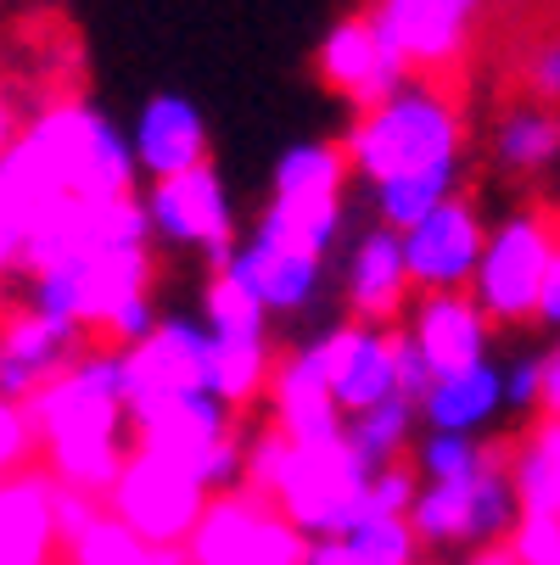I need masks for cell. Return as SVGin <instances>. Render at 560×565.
Returning a JSON list of instances; mask_svg holds the SVG:
<instances>
[{
	"instance_id": "cell-1",
	"label": "cell",
	"mask_w": 560,
	"mask_h": 565,
	"mask_svg": "<svg viewBox=\"0 0 560 565\" xmlns=\"http://www.w3.org/2000/svg\"><path fill=\"white\" fill-rule=\"evenodd\" d=\"M348 163L370 185L381 230L410 235L443 202L459 196L465 118L437 78H410L392 102L370 107L348 129Z\"/></svg>"
},
{
	"instance_id": "cell-2",
	"label": "cell",
	"mask_w": 560,
	"mask_h": 565,
	"mask_svg": "<svg viewBox=\"0 0 560 565\" xmlns=\"http://www.w3.org/2000/svg\"><path fill=\"white\" fill-rule=\"evenodd\" d=\"M29 420L40 437V459L56 488L91 493L107 504L135 454L129 420V364L118 348H85L34 403Z\"/></svg>"
},
{
	"instance_id": "cell-3",
	"label": "cell",
	"mask_w": 560,
	"mask_h": 565,
	"mask_svg": "<svg viewBox=\"0 0 560 565\" xmlns=\"http://www.w3.org/2000/svg\"><path fill=\"white\" fill-rule=\"evenodd\" d=\"M0 169L23 185L34 218L62 202H129L140 185L129 135H118V124L85 102L51 107Z\"/></svg>"
},
{
	"instance_id": "cell-4",
	"label": "cell",
	"mask_w": 560,
	"mask_h": 565,
	"mask_svg": "<svg viewBox=\"0 0 560 565\" xmlns=\"http://www.w3.org/2000/svg\"><path fill=\"white\" fill-rule=\"evenodd\" d=\"M376 470L353 454L348 431L331 443H286L275 426L247 443V481L242 488L270 499L308 543L353 532L370 515Z\"/></svg>"
},
{
	"instance_id": "cell-5",
	"label": "cell",
	"mask_w": 560,
	"mask_h": 565,
	"mask_svg": "<svg viewBox=\"0 0 560 565\" xmlns=\"http://www.w3.org/2000/svg\"><path fill=\"white\" fill-rule=\"evenodd\" d=\"M135 448L157 454L180 470H191L202 488L235 493L247 481V437L235 431V409L213 392H180V397H140L129 403Z\"/></svg>"
},
{
	"instance_id": "cell-6",
	"label": "cell",
	"mask_w": 560,
	"mask_h": 565,
	"mask_svg": "<svg viewBox=\"0 0 560 565\" xmlns=\"http://www.w3.org/2000/svg\"><path fill=\"white\" fill-rule=\"evenodd\" d=\"M560 258V230L549 213H510L488 230V253L483 269L471 280V297L494 326H521V319L538 313L543 280Z\"/></svg>"
},
{
	"instance_id": "cell-7",
	"label": "cell",
	"mask_w": 560,
	"mask_h": 565,
	"mask_svg": "<svg viewBox=\"0 0 560 565\" xmlns=\"http://www.w3.org/2000/svg\"><path fill=\"white\" fill-rule=\"evenodd\" d=\"M521 521V499H516V481L510 465H488L483 476L471 481H437V488H421L410 526L421 543L432 548H505L510 532Z\"/></svg>"
},
{
	"instance_id": "cell-8",
	"label": "cell",
	"mask_w": 560,
	"mask_h": 565,
	"mask_svg": "<svg viewBox=\"0 0 560 565\" xmlns=\"http://www.w3.org/2000/svg\"><path fill=\"white\" fill-rule=\"evenodd\" d=\"M208 504H213V493L191 470L157 459V454H140V448L129 454L118 488L107 493V515H118L151 548H191Z\"/></svg>"
},
{
	"instance_id": "cell-9",
	"label": "cell",
	"mask_w": 560,
	"mask_h": 565,
	"mask_svg": "<svg viewBox=\"0 0 560 565\" xmlns=\"http://www.w3.org/2000/svg\"><path fill=\"white\" fill-rule=\"evenodd\" d=\"M308 537L258 493H219L191 537V565H308Z\"/></svg>"
},
{
	"instance_id": "cell-10",
	"label": "cell",
	"mask_w": 560,
	"mask_h": 565,
	"mask_svg": "<svg viewBox=\"0 0 560 565\" xmlns=\"http://www.w3.org/2000/svg\"><path fill=\"white\" fill-rule=\"evenodd\" d=\"M140 202H146V218H151V241H163V247L202 253L213 264H224L242 247V241H235V202H230L213 163L146 185Z\"/></svg>"
},
{
	"instance_id": "cell-11",
	"label": "cell",
	"mask_w": 560,
	"mask_h": 565,
	"mask_svg": "<svg viewBox=\"0 0 560 565\" xmlns=\"http://www.w3.org/2000/svg\"><path fill=\"white\" fill-rule=\"evenodd\" d=\"M483 7L488 0H370L364 18L415 78H437L459 67Z\"/></svg>"
},
{
	"instance_id": "cell-12",
	"label": "cell",
	"mask_w": 560,
	"mask_h": 565,
	"mask_svg": "<svg viewBox=\"0 0 560 565\" xmlns=\"http://www.w3.org/2000/svg\"><path fill=\"white\" fill-rule=\"evenodd\" d=\"M398 241H404V264H410L415 297H448V291H471L476 269H483L488 224H483V213H476L471 196H454Z\"/></svg>"
},
{
	"instance_id": "cell-13",
	"label": "cell",
	"mask_w": 560,
	"mask_h": 565,
	"mask_svg": "<svg viewBox=\"0 0 560 565\" xmlns=\"http://www.w3.org/2000/svg\"><path fill=\"white\" fill-rule=\"evenodd\" d=\"M319 364H326L331 397L348 420L381 409L387 397H398V331L381 326H331L326 337H314Z\"/></svg>"
},
{
	"instance_id": "cell-14",
	"label": "cell",
	"mask_w": 560,
	"mask_h": 565,
	"mask_svg": "<svg viewBox=\"0 0 560 565\" xmlns=\"http://www.w3.org/2000/svg\"><path fill=\"white\" fill-rule=\"evenodd\" d=\"M314 67L326 78V90H337L342 102H353V113H370L381 102H392L398 90L410 85V67L387 51V40L376 34V23L359 12V18H342L314 51Z\"/></svg>"
},
{
	"instance_id": "cell-15",
	"label": "cell",
	"mask_w": 560,
	"mask_h": 565,
	"mask_svg": "<svg viewBox=\"0 0 560 565\" xmlns=\"http://www.w3.org/2000/svg\"><path fill=\"white\" fill-rule=\"evenodd\" d=\"M124 364H129V403L213 392V337L191 313H163L157 331L124 353Z\"/></svg>"
},
{
	"instance_id": "cell-16",
	"label": "cell",
	"mask_w": 560,
	"mask_h": 565,
	"mask_svg": "<svg viewBox=\"0 0 560 565\" xmlns=\"http://www.w3.org/2000/svg\"><path fill=\"white\" fill-rule=\"evenodd\" d=\"M404 337L415 342L421 364L437 375H459L488 364V337H494V319L476 308L471 291H448V297H415L410 319H404Z\"/></svg>"
},
{
	"instance_id": "cell-17",
	"label": "cell",
	"mask_w": 560,
	"mask_h": 565,
	"mask_svg": "<svg viewBox=\"0 0 560 565\" xmlns=\"http://www.w3.org/2000/svg\"><path fill=\"white\" fill-rule=\"evenodd\" d=\"M78 337H85V331L62 326V319H51L40 308L12 313L7 326H0V397L34 403L78 353H85Z\"/></svg>"
},
{
	"instance_id": "cell-18",
	"label": "cell",
	"mask_w": 560,
	"mask_h": 565,
	"mask_svg": "<svg viewBox=\"0 0 560 565\" xmlns=\"http://www.w3.org/2000/svg\"><path fill=\"white\" fill-rule=\"evenodd\" d=\"M129 146H135V163H140V180L157 185V180H175V174H191L208 163V118L191 96L180 90H157L146 96V107L135 113V129H129Z\"/></svg>"
},
{
	"instance_id": "cell-19",
	"label": "cell",
	"mask_w": 560,
	"mask_h": 565,
	"mask_svg": "<svg viewBox=\"0 0 560 565\" xmlns=\"http://www.w3.org/2000/svg\"><path fill=\"white\" fill-rule=\"evenodd\" d=\"M348 313L353 326H381L392 331L398 319H410L415 308V280H410V264H404V241L392 230H364L348 253Z\"/></svg>"
},
{
	"instance_id": "cell-20",
	"label": "cell",
	"mask_w": 560,
	"mask_h": 565,
	"mask_svg": "<svg viewBox=\"0 0 560 565\" xmlns=\"http://www.w3.org/2000/svg\"><path fill=\"white\" fill-rule=\"evenodd\" d=\"M270 415H275V431L286 443H331L348 431V415L337 409L331 397V381H326V364H319V348L303 342L297 353H286L275 364V381H270Z\"/></svg>"
},
{
	"instance_id": "cell-21",
	"label": "cell",
	"mask_w": 560,
	"mask_h": 565,
	"mask_svg": "<svg viewBox=\"0 0 560 565\" xmlns=\"http://www.w3.org/2000/svg\"><path fill=\"white\" fill-rule=\"evenodd\" d=\"M219 269H230L235 280H242L264 302V313H303L319 297V269H326V258H314L303 247H286V241L247 235Z\"/></svg>"
},
{
	"instance_id": "cell-22",
	"label": "cell",
	"mask_w": 560,
	"mask_h": 565,
	"mask_svg": "<svg viewBox=\"0 0 560 565\" xmlns=\"http://www.w3.org/2000/svg\"><path fill=\"white\" fill-rule=\"evenodd\" d=\"M499 415H510L505 403V364H476L459 375H437L421 397V426L426 431H454V437H483Z\"/></svg>"
},
{
	"instance_id": "cell-23",
	"label": "cell",
	"mask_w": 560,
	"mask_h": 565,
	"mask_svg": "<svg viewBox=\"0 0 560 565\" xmlns=\"http://www.w3.org/2000/svg\"><path fill=\"white\" fill-rule=\"evenodd\" d=\"M51 476H12L0 481V565H51V548L62 543Z\"/></svg>"
},
{
	"instance_id": "cell-24",
	"label": "cell",
	"mask_w": 560,
	"mask_h": 565,
	"mask_svg": "<svg viewBox=\"0 0 560 565\" xmlns=\"http://www.w3.org/2000/svg\"><path fill=\"white\" fill-rule=\"evenodd\" d=\"M494 163L505 174H543L560 163V113L521 102L494 124Z\"/></svg>"
},
{
	"instance_id": "cell-25",
	"label": "cell",
	"mask_w": 560,
	"mask_h": 565,
	"mask_svg": "<svg viewBox=\"0 0 560 565\" xmlns=\"http://www.w3.org/2000/svg\"><path fill=\"white\" fill-rule=\"evenodd\" d=\"M348 174H353V163H348L342 140H297L281 151L270 191L281 202H319V196H342Z\"/></svg>"
},
{
	"instance_id": "cell-26",
	"label": "cell",
	"mask_w": 560,
	"mask_h": 565,
	"mask_svg": "<svg viewBox=\"0 0 560 565\" xmlns=\"http://www.w3.org/2000/svg\"><path fill=\"white\" fill-rule=\"evenodd\" d=\"M342 224H348V202L342 196H319V202H281V196H270V207L253 224V235L286 241V247H303L314 258H326L337 247Z\"/></svg>"
},
{
	"instance_id": "cell-27",
	"label": "cell",
	"mask_w": 560,
	"mask_h": 565,
	"mask_svg": "<svg viewBox=\"0 0 560 565\" xmlns=\"http://www.w3.org/2000/svg\"><path fill=\"white\" fill-rule=\"evenodd\" d=\"M510 481H516L521 515H560V420H538L521 437L510 459Z\"/></svg>"
},
{
	"instance_id": "cell-28",
	"label": "cell",
	"mask_w": 560,
	"mask_h": 565,
	"mask_svg": "<svg viewBox=\"0 0 560 565\" xmlns=\"http://www.w3.org/2000/svg\"><path fill=\"white\" fill-rule=\"evenodd\" d=\"M275 381V353L270 337H213V397L242 409Z\"/></svg>"
},
{
	"instance_id": "cell-29",
	"label": "cell",
	"mask_w": 560,
	"mask_h": 565,
	"mask_svg": "<svg viewBox=\"0 0 560 565\" xmlns=\"http://www.w3.org/2000/svg\"><path fill=\"white\" fill-rule=\"evenodd\" d=\"M415 431H421V403L415 397H387L381 409L348 420V443L370 470L404 465V448H415Z\"/></svg>"
},
{
	"instance_id": "cell-30",
	"label": "cell",
	"mask_w": 560,
	"mask_h": 565,
	"mask_svg": "<svg viewBox=\"0 0 560 565\" xmlns=\"http://www.w3.org/2000/svg\"><path fill=\"white\" fill-rule=\"evenodd\" d=\"M67 565H191V554L186 548H151L118 515L102 510L85 532L67 543Z\"/></svg>"
},
{
	"instance_id": "cell-31",
	"label": "cell",
	"mask_w": 560,
	"mask_h": 565,
	"mask_svg": "<svg viewBox=\"0 0 560 565\" xmlns=\"http://www.w3.org/2000/svg\"><path fill=\"white\" fill-rule=\"evenodd\" d=\"M202 326H208V337H270V313L230 269H213V280L202 291Z\"/></svg>"
},
{
	"instance_id": "cell-32",
	"label": "cell",
	"mask_w": 560,
	"mask_h": 565,
	"mask_svg": "<svg viewBox=\"0 0 560 565\" xmlns=\"http://www.w3.org/2000/svg\"><path fill=\"white\" fill-rule=\"evenodd\" d=\"M488 465H499V454L483 443V437H454V431H426L415 443V470L426 488H437V481H471L483 476Z\"/></svg>"
},
{
	"instance_id": "cell-33",
	"label": "cell",
	"mask_w": 560,
	"mask_h": 565,
	"mask_svg": "<svg viewBox=\"0 0 560 565\" xmlns=\"http://www.w3.org/2000/svg\"><path fill=\"white\" fill-rule=\"evenodd\" d=\"M29 235H34V207H29L23 185L0 169V275H7L12 264H23Z\"/></svg>"
},
{
	"instance_id": "cell-34",
	"label": "cell",
	"mask_w": 560,
	"mask_h": 565,
	"mask_svg": "<svg viewBox=\"0 0 560 565\" xmlns=\"http://www.w3.org/2000/svg\"><path fill=\"white\" fill-rule=\"evenodd\" d=\"M34 454H40V437H34V420H29V403L0 397V481L23 476V465Z\"/></svg>"
},
{
	"instance_id": "cell-35",
	"label": "cell",
	"mask_w": 560,
	"mask_h": 565,
	"mask_svg": "<svg viewBox=\"0 0 560 565\" xmlns=\"http://www.w3.org/2000/svg\"><path fill=\"white\" fill-rule=\"evenodd\" d=\"M421 488H426V481H421L415 465H387V470H376V481H370V515H398V521H410Z\"/></svg>"
},
{
	"instance_id": "cell-36",
	"label": "cell",
	"mask_w": 560,
	"mask_h": 565,
	"mask_svg": "<svg viewBox=\"0 0 560 565\" xmlns=\"http://www.w3.org/2000/svg\"><path fill=\"white\" fill-rule=\"evenodd\" d=\"M505 548L521 565H560V515H521Z\"/></svg>"
},
{
	"instance_id": "cell-37",
	"label": "cell",
	"mask_w": 560,
	"mask_h": 565,
	"mask_svg": "<svg viewBox=\"0 0 560 565\" xmlns=\"http://www.w3.org/2000/svg\"><path fill=\"white\" fill-rule=\"evenodd\" d=\"M527 90H532L538 107H554L560 113V40H543L527 56Z\"/></svg>"
},
{
	"instance_id": "cell-38",
	"label": "cell",
	"mask_w": 560,
	"mask_h": 565,
	"mask_svg": "<svg viewBox=\"0 0 560 565\" xmlns=\"http://www.w3.org/2000/svg\"><path fill=\"white\" fill-rule=\"evenodd\" d=\"M51 510H56V532H62V543H73L78 532H85V526L102 515V499L73 493V488H56V493H51Z\"/></svg>"
},
{
	"instance_id": "cell-39",
	"label": "cell",
	"mask_w": 560,
	"mask_h": 565,
	"mask_svg": "<svg viewBox=\"0 0 560 565\" xmlns=\"http://www.w3.org/2000/svg\"><path fill=\"white\" fill-rule=\"evenodd\" d=\"M538 353L505 364V403H510V415H538Z\"/></svg>"
},
{
	"instance_id": "cell-40",
	"label": "cell",
	"mask_w": 560,
	"mask_h": 565,
	"mask_svg": "<svg viewBox=\"0 0 560 565\" xmlns=\"http://www.w3.org/2000/svg\"><path fill=\"white\" fill-rule=\"evenodd\" d=\"M538 420H560V342L538 353Z\"/></svg>"
},
{
	"instance_id": "cell-41",
	"label": "cell",
	"mask_w": 560,
	"mask_h": 565,
	"mask_svg": "<svg viewBox=\"0 0 560 565\" xmlns=\"http://www.w3.org/2000/svg\"><path fill=\"white\" fill-rule=\"evenodd\" d=\"M538 326H549V331H560V258H554V269H549V280H543V297H538Z\"/></svg>"
},
{
	"instance_id": "cell-42",
	"label": "cell",
	"mask_w": 560,
	"mask_h": 565,
	"mask_svg": "<svg viewBox=\"0 0 560 565\" xmlns=\"http://www.w3.org/2000/svg\"><path fill=\"white\" fill-rule=\"evenodd\" d=\"M465 565H521V559H516L510 548H483V554H471Z\"/></svg>"
},
{
	"instance_id": "cell-43",
	"label": "cell",
	"mask_w": 560,
	"mask_h": 565,
	"mask_svg": "<svg viewBox=\"0 0 560 565\" xmlns=\"http://www.w3.org/2000/svg\"><path fill=\"white\" fill-rule=\"evenodd\" d=\"M12 157V113H7V102H0V163Z\"/></svg>"
}]
</instances>
